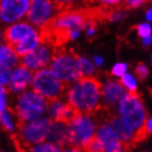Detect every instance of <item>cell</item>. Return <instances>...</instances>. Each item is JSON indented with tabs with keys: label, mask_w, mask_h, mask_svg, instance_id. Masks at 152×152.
Returning a JSON list of instances; mask_svg holds the SVG:
<instances>
[{
	"label": "cell",
	"mask_w": 152,
	"mask_h": 152,
	"mask_svg": "<svg viewBox=\"0 0 152 152\" xmlns=\"http://www.w3.org/2000/svg\"><path fill=\"white\" fill-rule=\"evenodd\" d=\"M102 84L96 77H82L67 93L69 104L83 116L96 115L102 106L99 105Z\"/></svg>",
	"instance_id": "obj_1"
},
{
	"label": "cell",
	"mask_w": 152,
	"mask_h": 152,
	"mask_svg": "<svg viewBox=\"0 0 152 152\" xmlns=\"http://www.w3.org/2000/svg\"><path fill=\"white\" fill-rule=\"evenodd\" d=\"M78 58L80 56L73 50L54 49L52 51L51 71L57 78L67 84L80 80L83 75L78 67Z\"/></svg>",
	"instance_id": "obj_2"
},
{
	"label": "cell",
	"mask_w": 152,
	"mask_h": 152,
	"mask_svg": "<svg viewBox=\"0 0 152 152\" xmlns=\"http://www.w3.org/2000/svg\"><path fill=\"white\" fill-rule=\"evenodd\" d=\"M69 84L57 78L51 69H41L32 78V88L34 93L49 100L50 104L61 100Z\"/></svg>",
	"instance_id": "obj_3"
},
{
	"label": "cell",
	"mask_w": 152,
	"mask_h": 152,
	"mask_svg": "<svg viewBox=\"0 0 152 152\" xmlns=\"http://www.w3.org/2000/svg\"><path fill=\"white\" fill-rule=\"evenodd\" d=\"M119 115L122 120L134 130H139L147 121V111L137 91H129L119 104Z\"/></svg>",
	"instance_id": "obj_4"
},
{
	"label": "cell",
	"mask_w": 152,
	"mask_h": 152,
	"mask_svg": "<svg viewBox=\"0 0 152 152\" xmlns=\"http://www.w3.org/2000/svg\"><path fill=\"white\" fill-rule=\"evenodd\" d=\"M49 104V100L43 98L42 96L38 95L37 93L29 91L18 97V104L13 113L17 115L18 121H33L45 113Z\"/></svg>",
	"instance_id": "obj_5"
},
{
	"label": "cell",
	"mask_w": 152,
	"mask_h": 152,
	"mask_svg": "<svg viewBox=\"0 0 152 152\" xmlns=\"http://www.w3.org/2000/svg\"><path fill=\"white\" fill-rule=\"evenodd\" d=\"M52 124L53 120L49 118L37 119L29 122L18 121V128L20 130L22 143L27 147H31V145L45 141Z\"/></svg>",
	"instance_id": "obj_6"
},
{
	"label": "cell",
	"mask_w": 152,
	"mask_h": 152,
	"mask_svg": "<svg viewBox=\"0 0 152 152\" xmlns=\"http://www.w3.org/2000/svg\"><path fill=\"white\" fill-rule=\"evenodd\" d=\"M95 124L87 116L80 115L69 124V145L80 149L84 142L94 137Z\"/></svg>",
	"instance_id": "obj_7"
},
{
	"label": "cell",
	"mask_w": 152,
	"mask_h": 152,
	"mask_svg": "<svg viewBox=\"0 0 152 152\" xmlns=\"http://www.w3.org/2000/svg\"><path fill=\"white\" fill-rule=\"evenodd\" d=\"M58 13L55 1H32L27 12V20L32 26L42 28L48 23L54 15Z\"/></svg>",
	"instance_id": "obj_8"
},
{
	"label": "cell",
	"mask_w": 152,
	"mask_h": 152,
	"mask_svg": "<svg viewBox=\"0 0 152 152\" xmlns=\"http://www.w3.org/2000/svg\"><path fill=\"white\" fill-rule=\"evenodd\" d=\"M38 31L32 29L28 23H17L8 27L4 32V40L9 49L13 50L18 45L38 37Z\"/></svg>",
	"instance_id": "obj_9"
},
{
	"label": "cell",
	"mask_w": 152,
	"mask_h": 152,
	"mask_svg": "<svg viewBox=\"0 0 152 152\" xmlns=\"http://www.w3.org/2000/svg\"><path fill=\"white\" fill-rule=\"evenodd\" d=\"M49 48L50 46L40 43L33 52L24 55L21 58V61H20L21 66L27 69L28 71H33V72L37 69L45 67L52 57V53L50 52Z\"/></svg>",
	"instance_id": "obj_10"
},
{
	"label": "cell",
	"mask_w": 152,
	"mask_h": 152,
	"mask_svg": "<svg viewBox=\"0 0 152 152\" xmlns=\"http://www.w3.org/2000/svg\"><path fill=\"white\" fill-rule=\"evenodd\" d=\"M32 1L18 0V1H0V20L4 22H13L20 19L29 10Z\"/></svg>",
	"instance_id": "obj_11"
},
{
	"label": "cell",
	"mask_w": 152,
	"mask_h": 152,
	"mask_svg": "<svg viewBox=\"0 0 152 152\" xmlns=\"http://www.w3.org/2000/svg\"><path fill=\"white\" fill-rule=\"evenodd\" d=\"M128 93L129 91H127V89L122 86L121 83L116 82V80H108L102 91L105 108L108 110L114 109L117 105L120 104V102L127 96Z\"/></svg>",
	"instance_id": "obj_12"
},
{
	"label": "cell",
	"mask_w": 152,
	"mask_h": 152,
	"mask_svg": "<svg viewBox=\"0 0 152 152\" xmlns=\"http://www.w3.org/2000/svg\"><path fill=\"white\" fill-rule=\"evenodd\" d=\"M49 113L53 121L62 122V124H66V125H69L77 116L80 115L69 103L64 104L62 103L61 100H55L50 104Z\"/></svg>",
	"instance_id": "obj_13"
},
{
	"label": "cell",
	"mask_w": 152,
	"mask_h": 152,
	"mask_svg": "<svg viewBox=\"0 0 152 152\" xmlns=\"http://www.w3.org/2000/svg\"><path fill=\"white\" fill-rule=\"evenodd\" d=\"M105 120H106V125H108L113 129V131L116 133V136L119 138V140L125 142V143L131 145L132 139L134 137V131L122 120L121 118L109 115V116L105 117Z\"/></svg>",
	"instance_id": "obj_14"
},
{
	"label": "cell",
	"mask_w": 152,
	"mask_h": 152,
	"mask_svg": "<svg viewBox=\"0 0 152 152\" xmlns=\"http://www.w3.org/2000/svg\"><path fill=\"white\" fill-rule=\"evenodd\" d=\"M69 125L53 121L46 140L58 148L61 147L62 149H64L65 147L69 145Z\"/></svg>",
	"instance_id": "obj_15"
},
{
	"label": "cell",
	"mask_w": 152,
	"mask_h": 152,
	"mask_svg": "<svg viewBox=\"0 0 152 152\" xmlns=\"http://www.w3.org/2000/svg\"><path fill=\"white\" fill-rule=\"evenodd\" d=\"M31 80H32V74L30 71H28L22 66H19L11 72V77L9 82L10 89L13 91H23L24 88L28 87Z\"/></svg>",
	"instance_id": "obj_16"
},
{
	"label": "cell",
	"mask_w": 152,
	"mask_h": 152,
	"mask_svg": "<svg viewBox=\"0 0 152 152\" xmlns=\"http://www.w3.org/2000/svg\"><path fill=\"white\" fill-rule=\"evenodd\" d=\"M18 64V56L8 46H0V65L11 69Z\"/></svg>",
	"instance_id": "obj_17"
},
{
	"label": "cell",
	"mask_w": 152,
	"mask_h": 152,
	"mask_svg": "<svg viewBox=\"0 0 152 152\" xmlns=\"http://www.w3.org/2000/svg\"><path fill=\"white\" fill-rule=\"evenodd\" d=\"M97 137L103 141L105 147L111 145V143H115L116 141L119 140V138L116 136V133H115L110 127L108 125H106V124L103 126H100V128H99L98 131H97Z\"/></svg>",
	"instance_id": "obj_18"
},
{
	"label": "cell",
	"mask_w": 152,
	"mask_h": 152,
	"mask_svg": "<svg viewBox=\"0 0 152 152\" xmlns=\"http://www.w3.org/2000/svg\"><path fill=\"white\" fill-rule=\"evenodd\" d=\"M82 149L85 152H105V145L97 136H94L89 140L84 142Z\"/></svg>",
	"instance_id": "obj_19"
},
{
	"label": "cell",
	"mask_w": 152,
	"mask_h": 152,
	"mask_svg": "<svg viewBox=\"0 0 152 152\" xmlns=\"http://www.w3.org/2000/svg\"><path fill=\"white\" fill-rule=\"evenodd\" d=\"M78 67L83 77H89V75H93L95 73V66L93 65V63L84 57L78 58Z\"/></svg>",
	"instance_id": "obj_20"
},
{
	"label": "cell",
	"mask_w": 152,
	"mask_h": 152,
	"mask_svg": "<svg viewBox=\"0 0 152 152\" xmlns=\"http://www.w3.org/2000/svg\"><path fill=\"white\" fill-rule=\"evenodd\" d=\"M120 83L122 84V86H125V87L128 88L129 91H131V93L137 91V83H136V80L133 78L132 75H130V74H125V75L121 77Z\"/></svg>",
	"instance_id": "obj_21"
},
{
	"label": "cell",
	"mask_w": 152,
	"mask_h": 152,
	"mask_svg": "<svg viewBox=\"0 0 152 152\" xmlns=\"http://www.w3.org/2000/svg\"><path fill=\"white\" fill-rule=\"evenodd\" d=\"M30 152H61L60 148L52 143H41L38 147L30 149Z\"/></svg>",
	"instance_id": "obj_22"
},
{
	"label": "cell",
	"mask_w": 152,
	"mask_h": 152,
	"mask_svg": "<svg viewBox=\"0 0 152 152\" xmlns=\"http://www.w3.org/2000/svg\"><path fill=\"white\" fill-rule=\"evenodd\" d=\"M10 77H11V71H10V69L0 65V85L1 86L9 85Z\"/></svg>",
	"instance_id": "obj_23"
},
{
	"label": "cell",
	"mask_w": 152,
	"mask_h": 152,
	"mask_svg": "<svg viewBox=\"0 0 152 152\" xmlns=\"http://www.w3.org/2000/svg\"><path fill=\"white\" fill-rule=\"evenodd\" d=\"M137 31H138V34H139V37H141V38H148V37H150L151 34V27L149 26L148 23H143V24H139V26H137Z\"/></svg>",
	"instance_id": "obj_24"
},
{
	"label": "cell",
	"mask_w": 152,
	"mask_h": 152,
	"mask_svg": "<svg viewBox=\"0 0 152 152\" xmlns=\"http://www.w3.org/2000/svg\"><path fill=\"white\" fill-rule=\"evenodd\" d=\"M0 119H1V122H2V125H4V129H7V130L13 129V124H12L11 117H10V115L8 114L6 110L2 111V113H0Z\"/></svg>",
	"instance_id": "obj_25"
},
{
	"label": "cell",
	"mask_w": 152,
	"mask_h": 152,
	"mask_svg": "<svg viewBox=\"0 0 152 152\" xmlns=\"http://www.w3.org/2000/svg\"><path fill=\"white\" fill-rule=\"evenodd\" d=\"M134 73H136V75H137V77L139 78V80H145V77L148 76L149 69L145 64L140 63V64L136 67V71H134Z\"/></svg>",
	"instance_id": "obj_26"
},
{
	"label": "cell",
	"mask_w": 152,
	"mask_h": 152,
	"mask_svg": "<svg viewBox=\"0 0 152 152\" xmlns=\"http://www.w3.org/2000/svg\"><path fill=\"white\" fill-rule=\"evenodd\" d=\"M126 69H127V65L124 64V63H118L114 66L111 73L115 76H124L126 73Z\"/></svg>",
	"instance_id": "obj_27"
},
{
	"label": "cell",
	"mask_w": 152,
	"mask_h": 152,
	"mask_svg": "<svg viewBox=\"0 0 152 152\" xmlns=\"http://www.w3.org/2000/svg\"><path fill=\"white\" fill-rule=\"evenodd\" d=\"M145 4V1H141V0H131V1H124L122 6H124V9H129V8L140 7L141 4Z\"/></svg>",
	"instance_id": "obj_28"
},
{
	"label": "cell",
	"mask_w": 152,
	"mask_h": 152,
	"mask_svg": "<svg viewBox=\"0 0 152 152\" xmlns=\"http://www.w3.org/2000/svg\"><path fill=\"white\" fill-rule=\"evenodd\" d=\"M6 110V95H0V111Z\"/></svg>",
	"instance_id": "obj_29"
},
{
	"label": "cell",
	"mask_w": 152,
	"mask_h": 152,
	"mask_svg": "<svg viewBox=\"0 0 152 152\" xmlns=\"http://www.w3.org/2000/svg\"><path fill=\"white\" fill-rule=\"evenodd\" d=\"M145 128L147 129V131H148L149 133L152 132V118L147 119V121H145Z\"/></svg>",
	"instance_id": "obj_30"
},
{
	"label": "cell",
	"mask_w": 152,
	"mask_h": 152,
	"mask_svg": "<svg viewBox=\"0 0 152 152\" xmlns=\"http://www.w3.org/2000/svg\"><path fill=\"white\" fill-rule=\"evenodd\" d=\"M142 43H143V45H145V46L151 45V44H152V35H150V37H148V38L143 39Z\"/></svg>",
	"instance_id": "obj_31"
},
{
	"label": "cell",
	"mask_w": 152,
	"mask_h": 152,
	"mask_svg": "<svg viewBox=\"0 0 152 152\" xmlns=\"http://www.w3.org/2000/svg\"><path fill=\"white\" fill-rule=\"evenodd\" d=\"M62 152H82V151L78 148H69V149H63Z\"/></svg>",
	"instance_id": "obj_32"
},
{
	"label": "cell",
	"mask_w": 152,
	"mask_h": 152,
	"mask_svg": "<svg viewBox=\"0 0 152 152\" xmlns=\"http://www.w3.org/2000/svg\"><path fill=\"white\" fill-rule=\"evenodd\" d=\"M147 19H148L149 21H152V8L150 10H148V12H147Z\"/></svg>",
	"instance_id": "obj_33"
},
{
	"label": "cell",
	"mask_w": 152,
	"mask_h": 152,
	"mask_svg": "<svg viewBox=\"0 0 152 152\" xmlns=\"http://www.w3.org/2000/svg\"><path fill=\"white\" fill-rule=\"evenodd\" d=\"M7 94V89L4 88V86L0 85V95H6Z\"/></svg>",
	"instance_id": "obj_34"
},
{
	"label": "cell",
	"mask_w": 152,
	"mask_h": 152,
	"mask_svg": "<svg viewBox=\"0 0 152 152\" xmlns=\"http://www.w3.org/2000/svg\"><path fill=\"white\" fill-rule=\"evenodd\" d=\"M95 62L97 65H102L103 64V58H100V57H95Z\"/></svg>",
	"instance_id": "obj_35"
},
{
	"label": "cell",
	"mask_w": 152,
	"mask_h": 152,
	"mask_svg": "<svg viewBox=\"0 0 152 152\" xmlns=\"http://www.w3.org/2000/svg\"><path fill=\"white\" fill-rule=\"evenodd\" d=\"M2 42H4V32H2V30L0 29V46H1V44H2Z\"/></svg>",
	"instance_id": "obj_36"
},
{
	"label": "cell",
	"mask_w": 152,
	"mask_h": 152,
	"mask_svg": "<svg viewBox=\"0 0 152 152\" xmlns=\"http://www.w3.org/2000/svg\"><path fill=\"white\" fill-rule=\"evenodd\" d=\"M0 121H1V119H0Z\"/></svg>",
	"instance_id": "obj_37"
}]
</instances>
